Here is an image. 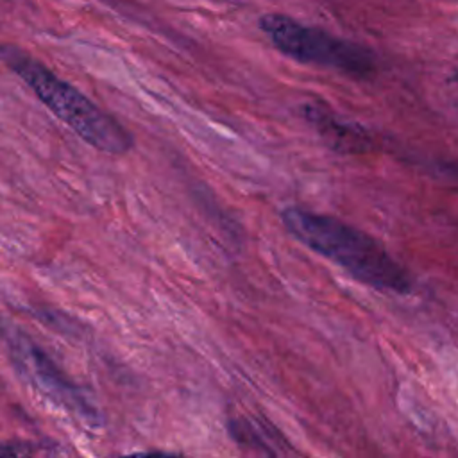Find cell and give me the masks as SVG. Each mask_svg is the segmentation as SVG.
<instances>
[{
  "instance_id": "obj_1",
  "label": "cell",
  "mask_w": 458,
  "mask_h": 458,
  "mask_svg": "<svg viewBox=\"0 0 458 458\" xmlns=\"http://www.w3.org/2000/svg\"><path fill=\"white\" fill-rule=\"evenodd\" d=\"M281 220L299 242L335 261L356 281L395 293L411 290L408 272L370 234L335 216L297 206L286 208Z\"/></svg>"
},
{
  "instance_id": "obj_2",
  "label": "cell",
  "mask_w": 458,
  "mask_h": 458,
  "mask_svg": "<svg viewBox=\"0 0 458 458\" xmlns=\"http://www.w3.org/2000/svg\"><path fill=\"white\" fill-rule=\"evenodd\" d=\"M0 55L38 98L86 143L107 154H125L132 147V136L114 118L45 64L14 47H2Z\"/></svg>"
},
{
  "instance_id": "obj_3",
  "label": "cell",
  "mask_w": 458,
  "mask_h": 458,
  "mask_svg": "<svg viewBox=\"0 0 458 458\" xmlns=\"http://www.w3.org/2000/svg\"><path fill=\"white\" fill-rule=\"evenodd\" d=\"M259 29L281 54L299 63L340 70L358 79L370 77L376 72V59L367 48L306 27L290 16L265 14L259 18Z\"/></svg>"
},
{
  "instance_id": "obj_4",
  "label": "cell",
  "mask_w": 458,
  "mask_h": 458,
  "mask_svg": "<svg viewBox=\"0 0 458 458\" xmlns=\"http://www.w3.org/2000/svg\"><path fill=\"white\" fill-rule=\"evenodd\" d=\"M18 345V356L23 361L25 370L30 374L34 383L50 397H54L57 403L66 406L68 410H73L82 417L86 422H93L97 417L95 410L84 401V397L79 395V392L64 381V377L59 374V370L47 360L45 354H41L30 342H21Z\"/></svg>"
},
{
  "instance_id": "obj_5",
  "label": "cell",
  "mask_w": 458,
  "mask_h": 458,
  "mask_svg": "<svg viewBox=\"0 0 458 458\" xmlns=\"http://www.w3.org/2000/svg\"><path fill=\"white\" fill-rule=\"evenodd\" d=\"M306 118L317 127L324 141L342 154H363L372 148L370 134L351 122L340 120L324 104L306 106Z\"/></svg>"
},
{
  "instance_id": "obj_6",
  "label": "cell",
  "mask_w": 458,
  "mask_h": 458,
  "mask_svg": "<svg viewBox=\"0 0 458 458\" xmlns=\"http://www.w3.org/2000/svg\"><path fill=\"white\" fill-rule=\"evenodd\" d=\"M229 433L236 444L245 445L258 453H265V454L292 453V447L277 433V429L268 426L263 420H256L250 417H234L229 422Z\"/></svg>"
},
{
  "instance_id": "obj_7",
  "label": "cell",
  "mask_w": 458,
  "mask_h": 458,
  "mask_svg": "<svg viewBox=\"0 0 458 458\" xmlns=\"http://www.w3.org/2000/svg\"><path fill=\"white\" fill-rule=\"evenodd\" d=\"M34 445L27 442H16V440H2L0 438V456H27L32 454Z\"/></svg>"
}]
</instances>
